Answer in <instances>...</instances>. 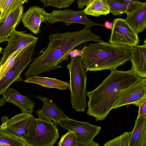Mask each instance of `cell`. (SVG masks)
<instances>
[{"instance_id": "cell-24", "label": "cell", "mask_w": 146, "mask_h": 146, "mask_svg": "<svg viewBox=\"0 0 146 146\" xmlns=\"http://www.w3.org/2000/svg\"><path fill=\"white\" fill-rule=\"evenodd\" d=\"M131 132L125 131L118 136L106 142L104 146H129Z\"/></svg>"}, {"instance_id": "cell-25", "label": "cell", "mask_w": 146, "mask_h": 146, "mask_svg": "<svg viewBox=\"0 0 146 146\" xmlns=\"http://www.w3.org/2000/svg\"><path fill=\"white\" fill-rule=\"evenodd\" d=\"M20 5H23L21 0H7L1 9L0 23L3 21L10 12Z\"/></svg>"}, {"instance_id": "cell-5", "label": "cell", "mask_w": 146, "mask_h": 146, "mask_svg": "<svg viewBox=\"0 0 146 146\" xmlns=\"http://www.w3.org/2000/svg\"><path fill=\"white\" fill-rule=\"evenodd\" d=\"M57 126L52 121L35 118L33 129L24 139L29 146H53L60 137Z\"/></svg>"}, {"instance_id": "cell-38", "label": "cell", "mask_w": 146, "mask_h": 146, "mask_svg": "<svg viewBox=\"0 0 146 146\" xmlns=\"http://www.w3.org/2000/svg\"><path fill=\"white\" fill-rule=\"evenodd\" d=\"M1 14V10H0V17Z\"/></svg>"}, {"instance_id": "cell-23", "label": "cell", "mask_w": 146, "mask_h": 146, "mask_svg": "<svg viewBox=\"0 0 146 146\" xmlns=\"http://www.w3.org/2000/svg\"><path fill=\"white\" fill-rule=\"evenodd\" d=\"M110 7V11L114 16L122 15L123 13H126L129 7V3L125 0H107Z\"/></svg>"}, {"instance_id": "cell-21", "label": "cell", "mask_w": 146, "mask_h": 146, "mask_svg": "<svg viewBox=\"0 0 146 146\" xmlns=\"http://www.w3.org/2000/svg\"><path fill=\"white\" fill-rule=\"evenodd\" d=\"M83 11L86 15L96 17L106 15L110 13L107 0H89Z\"/></svg>"}, {"instance_id": "cell-19", "label": "cell", "mask_w": 146, "mask_h": 146, "mask_svg": "<svg viewBox=\"0 0 146 146\" xmlns=\"http://www.w3.org/2000/svg\"><path fill=\"white\" fill-rule=\"evenodd\" d=\"M129 146H146V116L136 119Z\"/></svg>"}, {"instance_id": "cell-31", "label": "cell", "mask_w": 146, "mask_h": 146, "mask_svg": "<svg viewBox=\"0 0 146 146\" xmlns=\"http://www.w3.org/2000/svg\"><path fill=\"white\" fill-rule=\"evenodd\" d=\"M89 0H77L78 7L82 9L86 6V4Z\"/></svg>"}, {"instance_id": "cell-13", "label": "cell", "mask_w": 146, "mask_h": 146, "mask_svg": "<svg viewBox=\"0 0 146 146\" xmlns=\"http://www.w3.org/2000/svg\"><path fill=\"white\" fill-rule=\"evenodd\" d=\"M145 101H146V80L145 78H141L122 95L112 109L130 104L139 107Z\"/></svg>"}, {"instance_id": "cell-30", "label": "cell", "mask_w": 146, "mask_h": 146, "mask_svg": "<svg viewBox=\"0 0 146 146\" xmlns=\"http://www.w3.org/2000/svg\"><path fill=\"white\" fill-rule=\"evenodd\" d=\"M139 109L137 118L146 116V101L141 103L139 106Z\"/></svg>"}, {"instance_id": "cell-36", "label": "cell", "mask_w": 146, "mask_h": 146, "mask_svg": "<svg viewBox=\"0 0 146 146\" xmlns=\"http://www.w3.org/2000/svg\"><path fill=\"white\" fill-rule=\"evenodd\" d=\"M128 3H129L132 0H125Z\"/></svg>"}, {"instance_id": "cell-28", "label": "cell", "mask_w": 146, "mask_h": 146, "mask_svg": "<svg viewBox=\"0 0 146 146\" xmlns=\"http://www.w3.org/2000/svg\"><path fill=\"white\" fill-rule=\"evenodd\" d=\"M45 7L53 6L59 9L67 7L76 0H39Z\"/></svg>"}, {"instance_id": "cell-39", "label": "cell", "mask_w": 146, "mask_h": 146, "mask_svg": "<svg viewBox=\"0 0 146 146\" xmlns=\"http://www.w3.org/2000/svg\"><path fill=\"white\" fill-rule=\"evenodd\" d=\"M1 57L0 56V61H1Z\"/></svg>"}, {"instance_id": "cell-9", "label": "cell", "mask_w": 146, "mask_h": 146, "mask_svg": "<svg viewBox=\"0 0 146 146\" xmlns=\"http://www.w3.org/2000/svg\"><path fill=\"white\" fill-rule=\"evenodd\" d=\"M111 30L109 42L112 44L131 47L139 44V43L138 34L124 19L120 18L115 19Z\"/></svg>"}, {"instance_id": "cell-29", "label": "cell", "mask_w": 146, "mask_h": 146, "mask_svg": "<svg viewBox=\"0 0 146 146\" xmlns=\"http://www.w3.org/2000/svg\"><path fill=\"white\" fill-rule=\"evenodd\" d=\"M82 53L83 52L82 50H80L77 49H74L68 52L64 56L60 61V63L67 58L69 56H70L71 57H76L78 56H81Z\"/></svg>"}, {"instance_id": "cell-10", "label": "cell", "mask_w": 146, "mask_h": 146, "mask_svg": "<svg viewBox=\"0 0 146 146\" xmlns=\"http://www.w3.org/2000/svg\"><path fill=\"white\" fill-rule=\"evenodd\" d=\"M47 21L51 24L57 22H63L67 26H70L72 23H78L84 25L87 28L96 26L104 27V25L94 22L89 19L83 10L76 11L67 9L54 10L49 13Z\"/></svg>"}, {"instance_id": "cell-2", "label": "cell", "mask_w": 146, "mask_h": 146, "mask_svg": "<svg viewBox=\"0 0 146 146\" xmlns=\"http://www.w3.org/2000/svg\"><path fill=\"white\" fill-rule=\"evenodd\" d=\"M141 78L130 70H111L109 75L95 89L87 92V114L95 120H104L122 95Z\"/></svg>"}, {"instance_id": "cell-3", "label": "cell", "mask_w": 146, "mask_h": 146, "mask_svg": "<svg viewBox=\"0 0 146 146\" xmlns=\"http://www.w3.org/2000/svg\"><path fill=\"white\" fill-rule=\"evenodd\" d=\"M81 60L88 71L112 70L130 60L131 47L101 40L85 46L81 50Z\"/></svg>"}, {"instance_id": "cell-17", "label": "cell", "mask_w": 146, "mask_h": 146, "mask_svg": "<svg viewBox=\"0 0 146 146\" xmlns=\"http://www.w3.org/2000/svg\"><path fill=\"white\" fill-rule=\"evenodd\" d=\"M24 7L20 5L11 11L5 20L0 23V43L6 41L15 31L23 15Z\"/></svg>"}, {"instance_id": "cell-18", "label": "cell", "mask_w": 146, "mask_h": 146, "mask_svg": "<svg viewBox=\"0 0 146 146\" xmlns=\"http://www.w3.org/2000/svg\"><path fill=\"white\" fill-rule=\"evenodd\" d=\"M5 102L11 103L18 107L23 113L32 114L34 111L35 103L28 97L20 94L15 89L9 88L2 94Z\"/></svg>"}, {"instance_id": "cell-37", "label": "cell", "mask_w": 146, "mask_h": 146, "mask_svg": "<svg viewBox=\"0 0 146 146\" xmlns=\"http://www.w3.org/2000/svg\"><path fill=\"white\" fill-rule=\"evenodd\" d=\"M2 48H1L0 46V54H1V53L2 51Z\"/></svg>"}, {"instance_id": "cell-34", "label": "cell", "mask_w": 146, "mask_h": 146, "mask_svg": "<svg viewBox=\"0 0 146 146\" xmlns=\"http://www.w3.org/2000/svg\"><path fill=\"white\" fill-rule=\"evenodd\" d=\"M5 102L2 100V98L0 97V107L5 105Z\"/></svg>"}, {"instance_id": "cell-14", "label": "cell", "mask_w": 146, "mask_h": 146, "mask_svg": "<svg viewBox=\"0 0 146 146\" xmlns=\"http://www.w3.org/2000/svg\"><path fill=\"white\" fill-rule=\"evenodd\" d=\"M49 15L43 8L33 6L23 14L21 19L24 26L36 35L40 33L41 23L47 21Z\"/></svg>"}, {"instance_id": "cell-33", "label": "cell", "mask_w": 146, "mask_h": 146, "mask_svg": "<svg viewBox=\"0 0 146 146\" xmlns=\"http://www.w3.org/2000/svg\"><path fill=\"white\" fill-rule=\"evenodd\" d=\"M7 0H0V10L1 9L3 5Z\"/></svg>"}, {"instance_id": "cell-20", "label": "cell", "mask_w": 146, "mask_h": 146, "mask_svg": "<svg viewBox=\"0 0 146 146\" xmlns=\"http://www.w3.org/2000/svg\"><path fill=\"white\" fill-rule=\"evenodd\" d=\"M24 81L36 84L46 88H55L60 90H66L69 86L68 82L55 78L38 76L27 77Z\"/></svg>"}, {"instance_id": "cell-11", "label": "cell", "mask_w": 146, "mask_h": 146, "mask_svg": "<svg viewBox=\"0 0 146 146\" xmlns=\"http://www.w3.org/2000/svg\"><path fill=\"white\" fill-rule=\"evenodd\" d=\"M38 39V38L33 36L31 34L15 30L6 40V41L8 42V44L3 49L0 65L3 64L13 53L22 49L35 41H37Z\"/></svg>"}, {"instance_id": "cell-26", "label": "cell", "mask_w": 146, "mask_h": 146, "mask_svg": "<svg viewBox=\"0 0 146 146\" xmlns=\"http://www.w3.org/2000/svg\"><path fill=\"white\" fill-rule=\"evenodd\" d=\"M78 142L75 133L69 130L63 135L60 139L57 146H78Z\"/></svg>"}, {"instance_id": "cell-22", "label": "cell", "mask_w": 146, "mask_h": 146, "mask_svg": "<svg viewBox=\"0 0 146 146\" xmlns=\"http://www.w3.org/2000/svg\"><path fill=\"white\" fill-rule=\"evenodd\" d=\"M0 146H29L24 139L13 136L0 127Z\"/></svg>"}, {"instance_id": "cell-8", "label": "cell", "mask_w": 146, "mask_h": 146, "mask_svg": "<svg viewBox=\"0 0 146 146\" xmlns=\"http://www.w3.org/2000/svg\"><path fill=\"white\" fill-rule=\"evenodd\" d=\"M35 118L32 114L23 112L10 119L4 116L0 127L13 136L24 139L33 129Z\"/></svg>"}, {"instance_id": "cell-1", "label": "cell", "mask_w": 146, "mask_h": 146, "mask_svg": "<svg viewBox=\"0 0 146 146\" xmlns=\"http://www.w3.org/2000/svg\"><path fill=\"white\" fill-rule=\"evenodd\" d=\"M49 42L44 51L36 57L24 74L25 77L38 76L52 70L59 69L60 61L70 50L81 44L90 41L99 42L101 36L93 33L90 28L80 31L51 34Z\"/></svg>"}, {"instance_id": "cell-32", "label": "cell", "mask_w": 146, "mask_h": 146, "mask_svg": "<svg viewBox=\"0 0 146 146\" xmlns=\"http://www.w3.org/2000/svg\"><path fill=\"white\" fill-rule=\"evenodd\" d=\"M104 25V27L107 29H111L113 26V24L111 23H109L108 22H107L105 23Z\"/></svg>"}, {"instance_id": "cell-4", "label": "cell", "mask_w": 146, "mask_h": 146, "mask_svg": "<svg viewBox=\"0 0 146 146\" xmlns=\"http://www.w3.org/2000/svg\"><path fill=\"white\" fill-rule=\"evenodd\" d=\"M66 67L70 76L68 88L72 108L77 112H84L87 108V76L81 56L71 57Z\"/></svg>"}, {"instance_id": "cell-16", "label": "cell", "mask_w": 146, "mask_h": 146, "mask_svg": "<svg viewBox=\"0 0 146 146\" xmlns=\"http://www.w3.org/2000/svg\"><path fill=\"white\" fill-rule=\"evenodd\" d=\"M36 98L43 103L42 108L35 111L38 117L48 121H53L57 126L58 122L60 119L69 118L51 99L43 96H37Z\"/></svg>"}, {"instance_id": "cell-15", "label": "cell", "mask_w": 146, "mask_h": 146, "mask_svg": "<svg viewBox=\"0 0 146 146\" xmlns=\"http://www.w3.org/2000/svg\"><path fill=\"white\" fill-rule=\"evenodd\" d=\"M131 71L141 78H146V40L143 44L131 47Z\"/></svg>"}, {"instance_id": "cell-12", "label": "cell", "mask_w": 146, "mask_h": 146, "mask_svg": "<svg viewBox=\"0 0 146 146\" xmlns=\"http://www.w3.org/2000/svg\"><path fill=\"white\" fill-rule=\"evenodd\" d=\"M125 20L137 34L146 27V2L132 0Z\"/></svg>"}, {"instance_id": "cell-35", "label": "cell", "mask_w": 146, "mask_h": 146, "mask_svg": "<svg viewBox=\"0 0 146 146\" xmlns=\"http://www.w3.org/2000/svg\"><path fill=\"white\" fill-rule=\"evenodd\" d=\"M21 0V1L22 3L23 4L25 3H27L28 1V0Z\"/></svg>"}, {"instance_id": "cell-6", "label": "cell", "mask_w": 146, "mask_h": 146, "mask_svg": "<svg viewBox=\"0 0 146 146\" xmlns=\"http://www.w3.org/2000/svg\"><path fill=\"white\" fill-rule=\"evenodd\" d=\"M37 42L23 48L16 57L13 66L0 80V95L5 93L13 82L23 80L21 74L31 60Z\"/></svg>"}, {"instance_id": "cell-7", "label": "cell", "mask_w": 146, "mask_h": 146, "mask_svg": "<svg viewBox=\"0 0 146 146\" xmlns=\"http://www.w3.org/2000/svg\"><path fill=\"white\" fill-rule=\"evenodd\" d=\"M61 127L74 132L78 142V146H99L94 139L100 133L101 127L88 122L77 121L69 118L60 119L58 122Z\"/></svg>"}, {"instance_id": "cell-27", "label": "cell", "mask_w": 146, "mask_h": 146, "mask_svg": "<svg viewBox=\"0 0 146 146\" xmlns=\"http://www.w3.org/2000/svg\"><path fill=\"white\" fill-rule=\"evenodd\" d=\"M21 50H18L11 54L5 62L0 66V80L13 66L16 57Z\"/></svg>"}]
</instances>
